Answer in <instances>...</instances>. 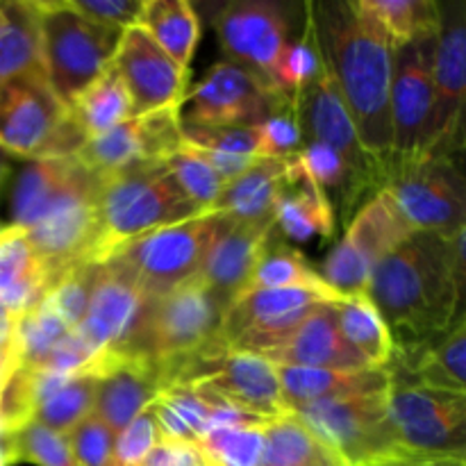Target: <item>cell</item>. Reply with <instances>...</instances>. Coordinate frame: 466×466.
Masks as SVG:
<instances>
[{
    "mask_svg": "<svg viewBox=\"0 0 466 466\" xmlns=\"http://www.w3.org/2000/svg\"><path fill=\"white\" fill-rule=\"evenodd\" d=\"M414 230L387 191L360 205L349 230L323 262L321 278L341 299L367 294L369 280L385 255L399 248Z\"/></svg>",
    "mask_w": 466,
    "mask_h": 466,
    "instance_id": "cell-10",
    "label": "cell"
},
{
    "mask_svg": "<svg viewBox=\"0 0 466 466\" xmlns=\"http://www.w3.org/2000/svg\"><path fill=\"white\" fill-rule=\"evenodd\" d=\"M66 437L77 466H114V432L94 414L82 419Z\"/></svg>",
    "mask_w": 466,
    "mask_h": 466,
    "instance_id": "cell-44",
    "label": "cell"
},
{
    "mask_svg": "<svg viewBox=\"0 0 466 466\" xmlns=\"http://www.w3.org/2000/svg\"><path fill=\"white\" fill-rule=\"evenodd\" d=\"M214 27L228 62L246 66L271 85L276 82L282 55L291 44L289 16L282 5L271 0L228 3L214 16Z\"/></svg>",
    "mask_w": 466,
    "mask_h": 466,
    "instance_id": "cell-18",
    "label": "cell"
},
{
    "mask_svg": "<svg viewBox=\"0 0 466 466\" xmlns=\"http://www.w3.org/2000/svg\"><path fill=\"white\" fill-rule=\"evenodd\" d=\"M146 299L130 280L100 264L96 273L89 305L76 332L80 339L98 353H126L144 317Z\"/></svg>",
    "mask_w": 466,
    "mask_h": 466,
    "instance_id": "cell-22",
    "label": "cell"
},
{
    "mask_svg": "<svg viewBox=\"0 0 466 466\" xmlns=\"http://www.w3.org/2000/svg\"><path fill=\"white\" fill-rule=\"evenodd\" d=\"M68 114L85 141L132 118L130 96L112 64L73 100Z\"/></svg>",
    "mask_w": 466,
    "mask_h": 466,
    "instance_id": "cell-32",
    "label": "cell"
},
{
    "mask_svg": "<svg viewBox=\"0 0 466 466\" xmlns=\"http://www.w3.org/2000/svg\"><path fill=\"white\" fill-rule=\"evenodd\" d=\"M76 12L100 25L127 30L139 23L144 0H68Z\"/></svg>",
    "mask_w": 466,
    "mask_h": 466,
    "instance_id": "cell-46",
    "label": "cell"
},
{
    "mask_svg": "<svg viewBox=\"0 0 466 466\" xmlns=\"http://www.w3.org/2000/svg\"><path fill=\"white\" fill-rule=\"evenodd\" d=\"M221 226V214L205 212L118 246L103 264L130 280L146 300H155L198 276Z\"/></svg>",
    "mask_w": 466,
    "mask_h": 466,
    "instance_id": "cell-7",
    "label": "cell"
},
{
    "mask_svg": "<svg viewBox=\"0 0 466 466\" xmlns=\"http://www.w3.org/2000/svg\"><path fill=\"white\" fill-rule=\"evenodd\" d=\"M296 112H299L303 144L308 141L326 144L344 159L350 180H353L358 203L364 196L373 198L378 191H382L385 171H382L380 162L373 159L360 144L353 118H350L326 66L300 91V96L296 98Z\"/></svg>",
    "mask_w": 466,
    "mask_h": 466,
    "instance_id": "cell-13",
    "label": "cell"
},
{
    "mask_svg": "<svg viewBox=\"0 0 466 466\" xmlns=\"http://www.w3.org/2000/svg\"><path fill=\"white\" fill-rule=\"evenodd\" d=\"M85 137L46 76L30 73L0 82V150L27 162L73 157Z\"/></svg>",
    "mask_w": 466,
    "mask_h": 466,
    "instance_id": "cell-8",
    "label": "cell"
},
{
    "mask_svg": "<svg viewBox=\"0 0 466 466\" xmlns=\"http://www.w3.org/2000/svg\"><path fill=\"white\" fill-rule=\"evenodd\" d=\"M259 466H346L294 414H282L264 426V451Z\"/></svg>",
    "mask_w": 466,
    "mask_h": 466,
    "instance_id": "cell-31",
    "label": "cell"
},
{
    "mask_svg": "<svg viewBox=\"0 0 466 466\" xmlns=\"http://www.w3.org/2000/svg\"><path fill=\"white\" fill-rule=\"evenodd\" d=\"M360 3L380 23L394 48L440 32L441 5L435 0H360Z\"/></svg>",
    "mask_w": 466,
    "mask_h": 466,
    "instance_id": "cell-35",
    "label": "cell"
},
{
    "mask_svg": "<svg viewBox=\"0 0 466 466\" xmlns=\"http://www.w3.org/2000/svg\"><path fill=\"white\" fill-rule=\"evenodd\" d=\"M86 371L96 380L91 414L114 435L139 417L164 387L157 369L137 355L98 353Z\"/></svg>",
    "mask_w": 466,
    "mask_h": 466,
    "instance_id": "cell-21",
    "label": "cell"
},
{
    "mask_svg": "<svg viewBox=\"0 0 466 466\" xmlns=\"http://www.w3.org/2000/svg\"><path fill=\"white\" fill-rule=\"evenodd\" d=\"M5 466L30 462L36 466H77L68 437L30 419L23 426L0 432Z\"/></svg>",
    "mask_w": 466,
    "mask_h": 466,
    "instance_id": "cell-36",
    "label": "cell"
},
{
    "mask_svg": "<svg viewBox=\"0 0 466 466\" xmlns=\"http://www.w3.org/2000/svg\"><path fill=\"white\" fill-rule=\"evenodd\" d=\"M276 230L287 239L312 241L335 235V208L330 196L309 177L299 153L287 157L285 180L276 200Z\"/></svg>",
    "mask_w": 466,
    "mask_h": 466,
    "instance_id": "cell-25",
    "label": "cell"
},
{
    "mask_svg": "<svg viewBox=\"0 0 466 466\" xmlns=\"http://www.w3.org/2000/svg\"><path fill=\"white\" fill-rule=\"evenodd\" d=\"M276 373L287 412L319 403V400L390 391V373H387V369L335 371V369L278 367L276 364Z\"/></svg>",
    "mask_w": 466,
    "mask_h": 466,
    "instance_id": "cell-26",
    "label": "cell"
},
{
    "mask_svg": "<svg viewBox=\"0 0 466 466\" xmlns=\"http://www.w3.org/2000/svg\"><path fill=\"white\" fill-rule=\"evenodd\" d=\"M173 382L205 387L232 408L255 417L276 419L289 414L280 394L276 364L262 355L228 350L214 358L194 360Z\"/></svg>",
    "mask_w": 466,
    "mask_h": 466,
    "instance_id": "cell-19",
    "label": "cell"
},
{
    "mask_svg": "<svg viewBox=\"0 0 466 466\" xmlns=\"http://www.w3.org/2000/svg\"><path fill=\"white\" fill-rule=\"evenodd\" d=\"M291 287H303V289H314L321 291V294L339 296L335 289H330V287L326 285L321 273L303 258L300 250L287 246L285 241L278 239L276 232H273V237L268 239L267 248H264L262 258H259L258 267H255L253 276H250L248 285L244 287L239 299H244V296L259 289H291Z\"/></svg>",
    "mask_w": 466,
    "mask_h": 466,
    "instance_id": "cell-34",
    "label": "cell"
},
{
    "mask_svg": "<svg viewBox=\"0 0 466 466\" xmlns=\"http://www.w3.org/2000/svg\"><path fill=\"white\" fill-rule=\"evenodd\" d=\"M157 444V423L146 408L139 417L132 419L121 432L114 435V466H141Z\"/></svg>",
    "mask_w": 466,
    "mask_h": 466,
    "instance_id": "cell-45",
    "label": "cell"
},
{
    "mask_svg": "<svg viewBox=\"0 0 466 466\" xmlns=\"http://www.w3.org/2000/svg\"><path fill=\"white\" fill-rule=\"evenodd\" d=\"M435 44L437 35H428L394 48L390 89L391 139H394L391 162L428 157L432 103H435L432 94Z\"/></svg>",
    "mask_w": 466,
    "mask_h": 466,
    "instance_id": "cell-14",
    "label": "cell"
},
{
    "mask_svg": "<svg viewBox=\"0 0 466 466\" xmlns=\"http://www.w3.org/2000/svg\"><path fill=\"white\" fill-rule=\"evenodd\" d=\"M112 66L130 96L132 116L185 105L189 68L177 66L139 25L123 32Z\"/></svg>",
    "mask_w": 466,
    "mask_h": 466,
    "instance_id": "cell-20",
    "label": "cell"
},
{
    "mask_svg": "<svg viewBox=\"0 0 466 466\" xmlns=\"http://www.w3.org/2000/svg\"><path fill=\"white\" fill-rule=\"evenodd\" d=\"M321 68L323 62L317 39H314L312 23H309V18H305L303 35L299 39H291V44L287 46L273 85L280 94L289 96V98H299L300 91L321 73Z\"/></svg>",
    "mask_w": 466,
    "mask_h": 466,
    "instance_id": "cell-41",
    "label": "cell"
},
{
    "mask_svg": "<svg viewBox=\"0 0 466 466\" xmlns=\"http://www.w3.org/2000/svg\"><path fill=\"white\" fill-rule=\"evenodd\" d=\"M30 73L46 76L35 0H3L0 3V82Z\"/></svg>",
    "mask_w": 466,
    "mask_h": 466,
    "instance_id": "cell-29",
    "label": "cell"
},
{
    "mask_svg": "<svg viewBox=\"0 0 466 466\" xmlns=\"http://www.w3.org/2000/svg\"><path fill=\"white\" fill-rule=\"evenodd\" d=\"M182 123V121H180ZM182 141L196 148L217 150L237 157H259L258 126H187L182 123Z\"/></svg>",
    "mask_w": 466,
    "mask_h": 466,
    "instance_id": "cell-42",
    "label": "cell"
},
{
    "mask_svg": "<svg viewBox=\"0 0 466 466\" xmlns=\"http://www.w3.org/2000/svg\"><path fill=\"white\" fill-rule=\"evenodd\" d=\"M339 296L321 294L303 287L291 289H259L235 300L223 312L221 341L235 353L264 355L278 349L303 319L321 303H335Z\"/></svg>",
    "mask_w": 466,
    "mask_h": 466,
    "instance_id": "cell-12",
    "label": "cell"
},
{
    "mask_svg": "<svg viewBox=\"0 0 466 466\" xmlns=\"http://www.w3.org/2000/svg\"><path fill=\"white\" fill-rule=\"evenodd\" d=\"M164 167L191 203L198 205L203 212H212L226 182L205 164V159L194 148L182 141L180 148L164 159Z\"/></svg>",
    "mask_w": 466,
    "mask_h": 466,
    "instance_id": "cell-39",
    "label": "cell"
},
{
    "mask_svg": "<svg viewBox=\"0 0 466 466\" xmlns=\"http://www.w3.org/2000/svg\"><path fill=\"white\" fill-rule=\"evenodd\" d=\"M308 18L362 148L387 173L394 159L390 89L394 46L360 0L309 3Z\"/></svg>",
    "mask_w": 466,
    "mask_h": 466,
    "instance_id": "cell-1",
    "label": "cell"
},
{
    "mask_svg": "<svg viewBox=\"0 0 466 466\" xmlns=\"http://www.w3.org/2000/svg\"><path fill=\"white\" fill-rule=\"evenodd\" d=\"M71 332L50 309L36 305L30 312L21 314L16 323V358L18 367L41 369L55 346ZM16 367V369H18Z\"/></svg>",
    "mask_w": 466,
    "mask_h": 466,
    "instance_id": "cell-38",
    "label": "cell"
},
{
    "mask_svg": "<svg viewBox=\"0 0 466 466\" xmlns=\"http://www.w3.org/2000/svg\"><path fill=\"white\" fill-rule=\"evenodd\" d=\"M137 25L182 68H189L198 46L200 21L187 0H146Z\"/></svg>",
    "mask_w": 466,
    "mask_h": 466,
    "instance_id": "cell-30",
    "label": "cell"
},
{
    "mask_svg": "<svg viewBox=\"0 0 466 466\" xmlns=\"http://www.w3.org/2000/svg\"><path fill=\"white\" fill-rule=\"evenodd\" d=\"M278 367L335 369V371H364L371 369L367 360L344 339L337 326L332 303H321L303 319L287 341L262 355Z\"/></svg>",
    "mask_w": 466,
    "mask_h": 466,
    "instance_id": "cell-24",
    "label": "cell"
},
{
    "mask_svg": "<svg viewBox=\"0 0 466 466\" xmlns=\"http://www.w3.org/2000/svg\"><path fill=\"white\" fill-rule=\"evenodd\" d=\"M273 232L276 223H232L223 217V226L218 228L196 276L223 309L230 308L248 285Z\"/></svg>",
    "mask_w": 466,
    "mask_h": 466,
    "instance_id": "cell-23",
    "label": "cell"
},
{
    "mask_svg": "<svg viewBox=\"0 0 466 466\" xmlns=\"http://www.w3.org/2000/svg\"><path fill=\"white\" fill-rule=\"evenodd\" d=\"M205 458L196 444H177V441H162L150 451L141 466H203Z\"/></svg>",
    "mask_w": 466,
    "mask_h": 466,
    "instance_id": "cell-47",
    "label": "cell"
},
{
    "mask_svg": "<svg viewBox=\"0 0 466 466\" xmlns=\"http://www.w3.org/2000/svg\"><path fill=\"white\" fill-rule=\"evenodd\" d=\"M223 312L212 291L191 278L168 294L146 300L144 317L126 353L153 364L167 387L194 360L228 353L218 335Z\"/></svg>",
    "mask_w": 466,
    "mask_h": 466,
    "instance_id": "cell-4",
    "label": "cell"
},
{
    "mask_svg": "<svg viewBox=\"0 0 466 466\" xmlns=\"http://www.w3.org/2000/svg\"><path fill=\"white\" fill-rule=\"evenodd\" d=\"M9 228H12V226H9V223H0V237H3L5 232L9 230Z\"/></svg>",
    "mask_w": 466,
    "mask_h": 466,
    "instance_id": "cell-50",
    "label": "cell"
},
{
    "mask_svg": "<svg viewBox=\"0 0 466 466\" xmlns=\"http://www.w3.org/2000/svg\"><path fill=\"white\" fill-rule=\"evenodd\" d=\"M203 466H212V464H208V462H205V464H203Z\"/></svg>",
    "mask_w": 466,
    "mask_h": 466,
    "instance_id": "cell-52",
    "label": "cell"
},
{
    "mask_svg": "<svg viewBox=\"0 0 466 466\" xmlns=\"http://www.w3.org/2000/svg\"><path fill=\"white\" fill-rule=\"evenodd\" d=\"M48 289V271L21 228L12 226L0 237V305L14 317H21L36 308Z\"/></svg>",
    "mask_w": 466,
    "mask_h": 466,
    "instance_id": "cell-28",
    "label": "cell"
},
{
    "mask_svg": "<svg viewBox=\"0 0 466 466\" xmlns=\"http://www.w3.org/2000/svg\"><path fill=\"white\" fill-rule=\"evenodd\" d=\"M35 9L46 80L53 94L71 107L73 100L114 62L126 30L82 16L68 0H35Z\"/></svg>",
    "mask_w": 466,
    "mask_h": 466,
    "instance_id": "cell-6",
    "label": "cell"
},
{
    "mask_svg": "<svg viewBox=\"0 0 466 466\" xmlns=\"http://www.w3.org/2000/svg\"><path fill=\"white\" fill-rule=\"evenodd\" d=\"M387 396L390 391L319 400L289 414L330 446L346 466H371L405 455L396 441Z\"/></svg>",
    "mask_w": 466,
    "mask_h": 466,
    "instance_id": "cell-9",
    "label": "cell"
},
{
    "mask_svg": "<svg viewBox=\"0 0 466 466\" xmlns=\"http://www.w3.org/2000/svg\"><path fill=\"white\" fill-rule=\"evenodd\" d=\"M0 466H5V460H3V453H0Z\"/></svg>",
    "mask_w": 466,
    "mask_h": 466,
    "instance_id": "cell-51",
    "label": "cell"
},
{
    "mask_svg": "<svg viewBox=\"0 0 466 466\" xmlns=\"http://www.w3.org/2000/svg\"><path fill=\"white\" fill-rule=\"evenodd\" d=\"M466 230L453 237L417 230L376 264L367 296L390 328L394 349L440 335L462 314Z\"/></svg>",
    "mask_w": 466,
    "mask_h": 466,
    "instance_id": "cell-2",
    "label": "cell"
},
{
    "mask_svg": "<svg viewBox=\"0 0 466 466\" xmlns=\"http://www.w3.org/2000/svg\"><path fill=\"white\" fill-rule=\"evenodd\" d=\"M466 86V18L464 3L441 5L432 59V123L428 157H451L462 144V107Z\"/></svg>",
    "mask_w": 466,
    "mask_h": 466,
    "instance_id": "cell-17",
    "label": "cell"
},
{
    "mask_svg": "<svg viewBox=\"0 0 466 466\" xmlns=\"http://www.w3.org/2000/svg\"><path fill=\"white\" fill-rule=\"evenodd\" d=\"M271 421V419H268ZM264 426H232L209 431L198 440V451L212 466H259L264 451Z\"/></svg>",
    "mask_w": 466,
    "mask_h": 466,
    "instance_id": "cell-37",
    "label": "cell"
},
{
    "mask_svg": "<svg viewBox=\"0 0 466 466\" xmlns=\"http://www.w3.org/2000/svg\"><path fill=\"white\" fill-rule=\"evenodd\" d=\"M259 157H289L303 148L296 98H287L278 105L276 112L258 126Z\"/></svg>",
    "mask_w": 466,
    "mask_h": 466,
    "instance_id": "cell-43",
    "label": "cell"
},
{
    "mask_svg": "<svg viewBox=\"0 0 466 466\" xmlns=\"http://www.w3.org/2000/svg\"><path fill=\"white\" fill-rule=\"evenodd\" d=\"M271 82L235 62H218L185 96L189 109H180L187 126H259L282 100Z\"/></svg>",
    "mask_w": 466,
    "mask_h": 466,
    "instance_id": "cell-15",
    "label": "cell"
},
{
    "mask_svg": "<svg viewBox=\"0 0 466 466\" xmlns=\"http://www.w3.org/2000/svg\"><path fill=\"white\" fill-rule=\"evenodd\" d=\"M287 157H258L237 180L223 187L212 212L232 223H276V200L285 180Z\"/></svg>",
    "mask_w": 466,
    "mask_h": 466,
    "instance_id": "cell-27",
    "label": "cell"
},
{
    "mask_svg": "<svg viewBox=\"0 0 466 466\" xmlns=\"http://www.w3.org/2000/svg\"><path fill=\"white\" fill-rule=\"evenodd\" d=\"M9 176H12V157L5 150H0V194H3Z\"/></svg>",
    "mask_w": 466,
    "mask_h": 466,
    "instance_id": "cell-49",
    "label": "cell"
},
{
    "mask_svg": "<svg viewBox=\"0 0 466 466\" xmlns=\"http://www.w3.org/2000/svg\"><path fill=\"white\" fill-rule=\"evenodd\" d=\"M182 105L132 116L112 130L86 139L73 157L98 180L137 164L164 162L182 146Z\"/></svg>",
    "mask_w": 466,
    "mask_h": 466,
    "instance_id": "cell-16",
    "label": "cell"
},
{
    "mask_svg": "<svg viewBox=\"0 0 466 466\" xmlns=\"http://www.w3.org/2000/svg\"><path fill=\"white\" fill-rule=\"evenodd\" d=\"M98 267L100 264H80V267L71 268L50 287L46 299L41 300V305L50 309L71 330H76L85 317Z\"/></svg>",
    "mask_w": 466,
    "mask_h": 466,
    "instance_id": "cell-40",
    "label": "cell"
},
{
    "mask_svg": "<svg viewBox=\"0 0 466 466\" xmlns=\"http://www.w3.org/2000/svg\"><path fill=\"white\" fill-rule=\"evenodd\" d=\"M371 466H466L460 458H428V455L405 453L400 458L382 460V462Z\"/></svg>",
    "mask_w": 466,
    "mask_h": 466,
    "instance_id": "cell-48",
    "label": "cell"
},
{
    "mask_svg": "<svg viewBox=\"0 0 466 466\" xmlns=\"http://www.w3.org/2000/svg\"><path fill=\"white\" fill-rule=\"evenodd\" d=\"M382 191L394 198L414 230L453 237L464 228V177L451 157L391 162Z\"/></svg>",
    "mask_w": 466,
    "mask_h": 466,
    "instance_id": "cell-11",
    "label": "cell"
},
{
    "mask_svg": "<svg viewBox=\"0 0 466 466\" xmlns=\"http://www.w3.org/2000/svg\"><path fill=\"white\" fill-rule=\"evenodd\" d=\"M100 264L127 241L205 214L176 185L164 162L137 164L100 180Z\"/></svg>",
    "mask_w": 466,
    "mask_h": 466,
    "instance_id": "cell-5",
    "label": "cell"
},
{
    "mask_svg": "<svg viewBox=\"0 0 466 466\" xmlns=\"http://www.w3.org/2000/svg\"><path fill=\"white\" fill-rule=\"evenodd\" d=\"M337 326L344 339L367 360L371 369H387L394 358V339L380 312L367 294L346 296L332 303Z\"/></svg>",
    "mask_w": 466,
    "mask_h": 466,
    "instance_id": "cell-33",
    "label": "cell"
},
{
    "mask_svg": "<svg viewBox=\"0 0 466 466\" xmlns=\"http://www.w3.org/2000/svg\"><path fill=\"white\" fill-rule=\"evenodd\" d=\"M100 180L76 157L35 159L12 194V223L21 228L50 276V287L80 264H100Z\"/></svg>",
    "mask_w": 466,
    "mask_h": 466,
    "instance_id": "cell-3",
    "label": "cell"
}]
</instances>
